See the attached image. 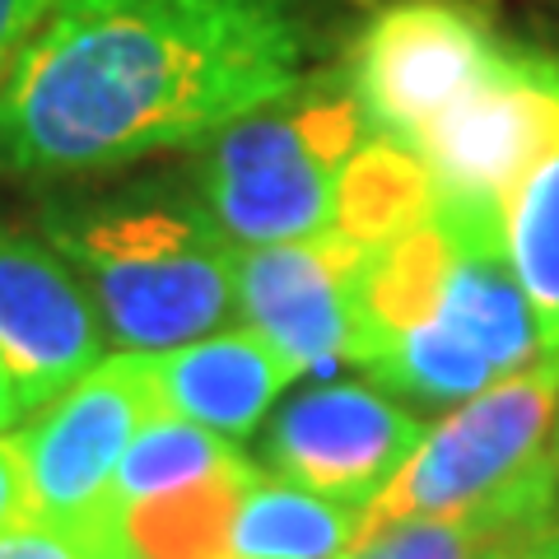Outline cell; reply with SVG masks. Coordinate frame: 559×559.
<instances>
[{"mask_svg": "<svg viewBox=\"0 0 559 559\" xmlns=\"http://www.w3.org/2000/svg\"><path fill=\"white\" fill-rule=\"evenodd\" d=\"M509 261L532 304L540 349L559 355V150L509 197Z\"/></svg>", "mask_w": 559, "mask_h": 559, "instance_id": "cell-16", "label": "cell"}, {"mask_svg": "<svg viewBox=\"0 0 559 559\" xmlns=\"http://www.w3.org/2000/svg\"><path fill=\"white\" fill-rule=\"evenodd\" d=\"M546 527L499 518H415L355 540L345 559H527Z\"/></svg>", "mask_w": 559, "mask_h": 559, "instance_id": "cell-18", "label": "cell"}, {"mask_svg": "<svg viewBox=\"0 0 559 559\" xmlns=\"http://www.w3.org/2000/svg\"><path fill=\"white\" fill-rule=\"evenodd\" d=\"M359 369H369L378 388L411 396L419 406H462L466 396L499 382L495 364L476 345L452 336L443 322H425L382 341Z\"/></svg>", "mask_w": 559, "mask_h": 559, "instance_id": "cell-15", "label": "cell"}, {"mask_svg": "<svg viewBox=\"0 0 559 559\" xmlns=\"http://www.w3.org/2000/svg\"><path fill=\"white\" fill-rule=\"evenodd\" d=\"M439 205V182L425 159L392 135L369 131V140L349 154L336 178V219L331 229L359 242L364 252L382 248L415 224H425Z\"/></svg>", "mask_w": 559, "mask_h": 559, "instance_id": "cell-12", "label": "cell"}, {"mask_svg": "<svg viewBox=\"0 0 559 559\" xmlns=\"http://www.w3.org/2000/svg\"><path fill=\"white\" fill-rule=\"evenodd\" d=\"M439 197L503 201L559 150V66L509 47L471 94L433 117L411 145Z\"/></svg>", "mask_w": 559, "mask_h": 559, "instance_id": "cell-7", "label": "cell"}, {"mask_svg": "<svg viewBox=\"0 0 559 559\" xmlns=\"http://www.w3.org/2000/svg\"><path fill=\"white\" fill-rule=\"evenodd\" d=\"M369 131L349 84L304 80L205 145L197 173L205 215L238 248L326 234L336 219V178Z\"/></svg>", "mask_w": 559, "mask_h": 559, "instance_id": "cell-4", "label": "cell"}, {"mask_svg": "<svg viewBox=\"0 0 559 559\" xmlns=\"http://www.w3.org/2000/svg\"><path fill=\"white\" fill-rule=\"evenodd\" d=\"M150 369L164 415L201 425L229 443L257 433L289 382L304 378L271 341H261L242 322L210 331L201 341L159 349V355H150Z\"/></svg>", "mask_w": 559, "mask_h": 559, "instance_id": "cell-11", "label": "cell"}, {"mask_svg": "<svg viewBox=\"0 0 559 559\" xmlns=\"http://www.w3.org/2000/svg\"><path fill=\"white\" fill-rule=\"evenodd\" d=\"M154 415H164L150 355L112 349L20 429L28 527L61 536L84 559H131L117 509V466Z\"/></svg>", "mask_w": 559, "mask_h": 559, "instance_id": "cell-5", "label": "cell"}, {"mask_svg": "<svg viewBox=\"0 0 559 559\" xmlns=\"http://www.w3.org/2000/svg\"><path fill=\"white\" fill-rule=\"evenodd\" d=\"M369 252L326 229L238 252V322L299 373H336L359 349V280Z\"/></svg>", "mask_w": 559, "mask_h": 559, "instance_id": "cell-8", "label": "cell"}, {"mask_svg": "<svg viewBox=\"0 0 559 559\" xmlns=\"http://www.w3.org/2000/svg\"><path fill=\"white\" fill-rule=\"evenodd\" d=\"M546 555H550V559H559V532H550V536H546Z\"/></svg>", "mask_w": 559, "mask_h": 559, "instance_id": "cell-24", "label": "cell"}, {"mask_svg": "<svg viewBox=\"0 0 559 559\" xmlns=\"http://www.w3.org/2000/svg\"><path fill=\"white\" fill-rule=\"evenodd\" d=\"M509 43L466 0H392L359 33L349 90L378 135L415 145L503 61Z\"/></svg>", "mask_w": 559, "mask_h": 559, "instance_id": "cell-6", "label": "cell"}, {"mask_svg": "<svg viewBox=\"0 0 559 559\" xmlns=\"http://www.w3.org/2000/svg\"><path fill=\"white\" fill-rule=\"evenodd\" d=\"M238 443L219 439L201 425H187L178 415H154L145 429L131 439L127 457L117 466V509L127 513V503L159 495V489H178L210 476V471L238 462Z\"/></svg>", "mask_w": 559, "mask_h": 559, "instance_id": "cell-17", "label": "cell"}, {"mask_svg": "<svg viewBox=\"0 0 559 559\" xmlns=\"http://www.w3.org/2000/svg\"><path fill=\"white\" fill-rule=\"evenodd\" d=\"M0 559H84L75 546H66L61 536L38 532V527H20L10 536H0Z\"/></svg>", "mask_w": 559, "mask_h": 559, "instance_id": "cell-21", "label": "cell"}, {"mask_svg": "<svg viewBox=\"0 0 559 559\" xmlns=\"http://www.w3.org/2000/svg\"><path fill=\"white\" fill-rule=\"evenodd\" d=\"M425 419L369 382H318L271 415L266 471L364 509L425 439Z\"/></svg>", "mask_w": 559, "mask_h": 559, "instance_id": "cell-9", "label": "cell"}, {"mask_svg": "<svg viewBox=\"0 0 559 559\" xmlns=\"http://www.w3.org/2000/svg\"><path fill=\"white\" fill-rule=\"evenodd\" d=\"M24 415H28V406L20 396V382H14L5 355H0V433H10V425H20Z\"/></svg>", "mask_w": 559, "mask_h": 559, "instance_id": "cell-22", "label": "cell"}, {"mask_svg": "<svg viewBox=\"0 0 559 559\" xmlns=\"http://www.w3.org/2000/svg\"><path fill=\"white\" fill-rule=\"evenodd\" d=\"M28 476H24V457H20V439L0 433V536L28 527Z\"/></svg>", "mask_w": 559, "mask_h": 559, "instance_id": "cell-20", "label": "cell"}, {"mask_svg": "<svg viewBox=\"0 0 559 559\" xmlns=\"http://www.w3.org/2000/svg\"><path fill=\"white\" fill-rule=\"evenodd\" d=\"M257 466L238 457L210 476L127 503L121 532L131 559H229V532Z\"/></svg>", "mask_w": 559, "mask_h": 559, "instance_id": "cell-13", "label": "cell"}, {"mask_svg": "<svg viewBox=\"0 0 559 559\" xmlns=\"http://www.w3.org/2000/svg\"><path fill=\"white\" fill-rule=\"evenodd\" d=\"M47 242L80 275L108 345L159 355L238 318V242L201 201L121 197L61 205Z\"/></svg>", "mask_w": 559, "mask_h": 559, "instance_id": "cell-2", "label": "cell"}, {"mask_svg": "<svg viewBox=\"0 0 559 559\" xmlns=\"http://www.w3.org/2000/svg\"><path fill=\"white\" fill-rule=\"evenodd\" d=\"M559 411V355L489 382L452 406L401 471L359 509V536L415 518H499L559 532L550 429Z\"/></svg>", "mask_w": 559, "mask_h": 559, "instance_id": "cell-3", "label": "cell"}, {"mask_svg": "<svg viewBox=\"0 0 559 559\" xmlns=\"http://www.w3.org/2000/svg\"><path fill=\"white\" fill-rule=\"evenodd\" d=\"M527 559H550V555H546V536L536 540V546H532V555H527Z\"/></svg>", "mask_w": 559, "mask_h": 559, "instance_id": "cell-25", "label": "cell"}, {"mask_svg": "<svg viewBox=\"0 0 559 559\" xmlns=\"http://www.w3.org/2000/svg\"><path fill=\"white\" fill-rule=\"evenodd\" d=\"M550 462H555V480H559V411H555V429H550Z\"/></svg>", "mask_w": 559, "mask_h": 559, "instance_id": "cell-23", "label": "cell"}, {"mask_svg": "<svg viewBox=\"0 0 559 559\" xmlns=\"http://www.w3.org/2000/svg\"><path fill=\"white\" fill-rule=\"evenodd\" d=\"M308 61L304 0H61L0 84V173L84 178L210 145Z\"/></svg>", "mask_w": 559, "mask_h": 559, "instance_id": "cell-1", "label": "cell"}, {"mask_svg": "<svg viewBox=\"0 0 559 559\" xmlns=\"http://www.w3.org/2000/svg\"><path fill=\"white\" fill-rule=\"evenodd\" d=\"M359 536V509L322 499L271 471L242 489L229 559H345Z\"/></svg>", "mask_w": 559, "mask_h": 559, "instance_id": "cell-14", "label": "cell"}, {"mask_svg": "<svg viewBox=\"0 0 559 559\" xmlns=\"http://www.w3.org/2000/svg\"><path fill=\"white\" fill-rule=\"evenodd\" d=\"M57 5L61 0H0V84L10 80L14 61L24 57L33 33L51 20V10Z\"/></svg>", "mask_w": 559, "mask_h": 559, "instance_id": "cell-19", "label": "cell"}, {"mask_svg": "<svg viewBox=\"0 0 559 559\" xmlns=\"http://www.w3.org/2000/svg\"><path fill=\"white\" fill-rule=\"evenodd\" d=\"M0 355L28 411H43L108 355V331L51 242L0 224Z\"/></svg>", "mask_w": 559, "mask_h": 559, "instance_id": "cell-10", "label": "cell"}]
</instances>
